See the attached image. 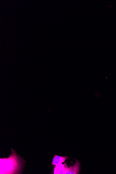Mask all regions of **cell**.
Returning <instances> with one entry per match:
<instances>
[{
    "label": "cell",
    "instance_id": "obj_2",
    "mask_svg": "<svg viewBox=\"0 0 116 174\" xmlns=\"http://www.w3.org/2000/svg\"><path fill=\"white\" fill-rule=\"evenodd\" d=\"M69 171L67 174H78L80 171V163L78 161L76 160V163L73 166L70 167Z\"/></svg>",
    "mask_w": 116,
    "mask_h": 174
},
{
    "label": "cell",
    "instance_id": "obj_4",
    "mask_svg": "<svg viewBox=\"0 0 116 174\" xmlns=\"http://www.w3.org/2000/svg\"><path fill=\"white\" fill-rule=\"evenodd\" d=\"M54 170V174H65V164H64L62 163L58 164L55 167Z\"/></svg>",
    "mask_w": 116,
    "mask_h": 174
},
{
    "label": "cell",
    "instance_id": "obj_3",
    "mask_svg": "<svg viewBox=\"0 0 116 174\" xmlns=\"http://www.w3.org/2000/svg\"><path fill=\"white\" fill-rule=\"evenodd\" d=\"M69 157H61L57 155H55L53 159V162H52V166H56L59 163H63Z\"/></svg>",
    "mask_w": 116,
    "mask_h": 174
},
{
    "label": "cell",
    "instance_id": "obj_1",
    "mask_svg": "<svg viewBox=\"0 0 116 174\" xmlns=\"http://www.w3.org/2000/svg\"><path fill=\"white\" fill-rule=\"evenodd\" d=\"M12 154L8 158L1 159L0 174H20L21 160L12 148Z\"/></svg>",
    "mask_w": 116,
    "mask_h": 174
}]
</instances>
